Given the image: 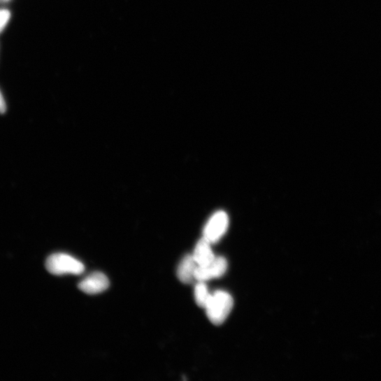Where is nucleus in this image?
I'll use <instances>...</instances> for the list:
<instances>
[{"instance_id":"0eeeda50","label":"nucleus","mask_w":381,"mask_h":381,"mask_svg":"<svg viewBox=\"0 0 381 381\" xmlns=\"http://www.w3.org/2000/svg\"><path fill=\"white\" fill-rule=\"evenodd\" d=\"M212 294L208 292L207 286L203 282H198L194 289L196 303L199 308L206 309Z\"/></svg>"},{"instance_id":"9d476101","label":"nucleus","mask_w":381,"mask_h":381,"mask_svg":"<svg viewBox=\"0 0 381 381\" xmlns=\"http://www.w3.org/2000/svg\"><path fill=\"white\" fill-rule=\"evenodd\" d=\"M6 112L7 104L1 91H0V115H4Z\"/></svg>"},{"instance_id":"9b49d317","label":"nucleus","mask_w":381,"mask_h":381,"mask_svg":"<svg viewBox=\"0 0 381 381\" xmlns=\"http://www.w3.org/2000/svg\"><path fill=\"white\" fill-rule=\"evenodd\" d=\"M10 0H0V3H6L10 2Z\"/></svg>"},{"instance_id":"423d86ee","label":"nucleus","mask_w":381,"mask_h":381,"mask_svg":"<svg viewBox=\"0 0 381 381\" xmlns=\"http://www.w3.org/2000/svg\"><path fill=\"white\" fill-rule=\"evenodd\" d=\"M198 265L192 255L185 256L178 268V277L185 284H192L195 279V271Z\"/></svg>"},{"instance_id":"f03ea898","label":"nucleus","mask_w":381,"mask_h":381,"mask_svg":"<svg viewBox=\"0 0 381 381\" xmlns=\"http://www.w3.org/2000/svg\"><path fill=\"white\" fill-rule=\"evenodd\" d=\"M46 269L55 275H81L85 271V265L73 257L63 253L50 256L45 262Z\"/></svg>"},{"instance_id":"6e6552de","label":"nucleus","mask_w":381,"mask_h":381,"mask_svg":"<svg viewBox=\"0 0 381 381\" xmlns=\"http://www.w3.org/2000/svg\"><path fill=\"white\" fill-rule=\"evenodd\" d=\"M210 278H218L222 277L227 269V261L224 257H215L213 261L207 266Z\"/></svg>"},{"instance_id":"f257e3e1","label":"nucleus","mask_w":381,"mask_h":381,"mask_svg":"<svg viewBox=\"0 0 381 381\" xmlns=\"http://www.w3.org/2000/svg\"><path fill=\"white\" fill-rule=\"evenodd\" d=\"M234 305L232 296L223 291L216 292L206 308V315L210 322L215 326L223 324L230 315Z\"/></svg>"},{"instance_id":"1a4fd4ad","label":"nucleus","mask_w":381,"mask_h":381,"mask_svg":"<svg viewBox=\"0 0 381 381\" xmlns=\"http://www.w3.org/2000/svg\"><path fill=\"white\" fill-rule=\"evenodd\" d=\"M11 19V13L8 10L0 9V34H1Z\"/></svg>"},{"instance_id":"7ed1b4c3","label":"nucleus","mask_w":381,"mask_h":381,"mask_svg":"<svg viewBox=\"0 0 381 381\" xmlns=\"http://www.w3.org/2000/svg\"><path fill=\"white\" fill-rule=\"evenodd\" d=\"M229 225V217L224 211H218L208 221L204 230L203 238L211 244L216 243L225 234Z\"/></svg>"},{"instance_id":"20e7f679","label":"nucleus","mask_w":381,"mask_h":381,"mask_svg":"<svg viewBox=\"0 0 381 381\" xmlns=\"http://www.w3.org/2000/svg\"><path fill=\"white\" fill-rule=\"evenodd\" d=\"M110 286L108 277L101 272H94L87 276L78 285L79 289L88 294H97L106 291Z\"/></svg>"},{"instance_id":"39448f33","label":"nucleus","mask_w":381,"mask_h":381,"mask_svg":"<svg viewBox=\"0 0 381 381\" xmlns=\"http://www.w3.org/2000/svg\"><path fill=\"white\" fill-rule=\"evenodd\" d=\"M210 245L211 243L204 238L196 244L192 256L198 266H208L216 257L212 251Z\"/></svg>"}]
</instances>
